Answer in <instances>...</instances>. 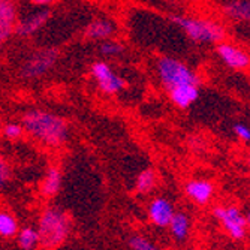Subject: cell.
Listing matches in <instances>:
<instances>
[{
  "instance_id": "obj_4",
  "label": "cell",
  "mask_w": 250,
  "mask_h": 250,
  "mask_svg": "<svg viewBox=\"0 0 250 250\" xmlns=\"http://www.w3.org/2000/svg\"><path fill=\"white\" fill-rule=\"evenodd\" d=\"M157 74L161 78L162 85L167 92L177 85L183 84H198L201 85L199 77L190 69V67L172 57H161L157 60Z\"/></svg>"
},
{
  "instance_id": "obj_26",
  "label": "cell",
  "mask_w": 250,
  "mask_h": 250,
  "mask_svg": "<svg viewBox=\"0 0 250 250\" xmlns=\"http://www.w3.org/2000/svg\"><path fill=\"white\" fill-rule=\"evenodd\" d=\"M12 33H14L12 29H0V51H2V48L5 47V43L8 42Z\"/></svg>"
},
{
  "instance_id": "obj_5",
  "label": "cell",
  "mask_w": 250,
  "mask_h": 250,
  "mask_svg": "<svg viewBox=\"0 0 250 250\" xmlns=\"http://www.w3.org/2000/svg\"><path fill=\"white\" fill-rule=\"evenodd\" d=\"M57 48H42L32 53L20 67V77L24 80H38L47 75L59 60Z\"/></svg>"
},
{
  "instance_id": "obj_18",
  "label": "cell",
  "mask_w": 250,
  "mask_h": 250,
  "mask_svg": "<svg viewBox=\"0 0 250 250\" xmlns=\"http://www.w3.org/2000/svg\"><path fill=\"white\" fill-rule=\"evenodd\" d=\"M156 172L151 168H147L144 171L140 172V175L136 177V183H135V189L140 195H146L150 193L154 186H156Z\"/></svg>"
},
{
  "instance_id": "obj_19",
  "label": "cell",
  "mask_w": 250,
  "mask_h": 250,
  "mask_svg": "<svg viewBox=\"0 0 250 250\" xmlns=\"http://www.w3.org/2000/svg\"><path fill=\"white\" fill-rule=\"evenodd\" d=\"M18 234V244L22 250H33L39 244V235L33 226H26Z\"/></svg>"
},
{
  "instance_id": "obj_28",
  "label": "cell",
  "mask_w": 250,
  "mask_h": 250,
  "mask_svg": "<svg viewBox=\"0 0 250 250\" xmlns=\"http://www.w3.org/2000/svg\"><path fill=\"white\" fill-rule=\"evenodd\" d=\"M2 127H3V123H2V119H0V130H2Z\"/></svg>"
},
{
  "instance_id": "obj_25",
  "label": "cell",
  "mask_w": 250,
  "mask_h": 250,
  "mask_svg": "<svg viewBox=\"0 0 250 250\" xmlns=\"http://www.w3.org/2000/svg\"><path fill=\"white\" fill-rule=\"evenodd\" d=\"M234 133L237 135V138L240 141H244V143H249L250 141V129L247 125L244 123H235L234 127H232Z\"/></svg>"
},
{
  "instance_id": "obj_3",
  "label": "cell",
  "mask_w": 250,
  "mask_h": 250,
  "mask_svg": "<svg viewBox=\"0 0 250 250\" xmlns=\"http://www.w3.org/2000/svg\"><path fill=\"white\" fill-rule=\"evenodd\" d=\"M171 21L183 30L190 41L198 43H220L226 36L225 27L213 20L172 15Z\"/></svg>"
},
{
  "instance_id": "obj_6",
  "label": "cell",
  "mask_w": 250,
  "mask_h": 250,
  "mask_svg": "<svg viewBox=\"0 0 250 250\" xmlns=\"http://www.w3.org/2000/svg\"><path fill=\"white\" fill-rule=\"evenodd\" d=\"M213 216L219 220L223 226V229L228 232L231 238L235 241H241L246 238L247 228H249V219L240 211L238 207H214Z\"/></svg>"
},
{
  "instance_id": "obj_20",
  "label": "cell",
  "mask_w": 250,
  "mask_h": 250,
  "mask_svg": "<svg viewBox=\"0 0 250 250\" xmlns=\"http://www.w3.org/2000/svg\"><path fill=\"white\" fill-rule=\"evenodd\" d=\"M17 232H18L17 219L8 211H0V237L11 238Z\"/></svg>"
},
{
  "instance_id": "obj_8",
  "label": "cell",
  "mask_w": 250,
  "mask_h": 250,
  "mask_svg": "<svg viewBox=\"0 0 250 250\" xmlns=\"http://www.w3.org/2000/svg\"><path fill=\"white\" fill-rule=\"evenodd\" d=\"M216 51H217V56L220 57V60L228 67H231V69L243 71L249 67V63H250L249 54L234 43L220 42V43H217Z\"/></svg>"
},
{
  "instance_id": "obj_22",
  "label": "cell",
  "mask_w": 250,
  "mask_h": 250,
  "mask_svg": "<svg viewBox=\"0 0 250 250\" xmlns=\"http://www.w3.org/2000/svg\"><path fill=\"white\" fill-rule=\"evenodd\" d=\"M129 247L132 250H157L156 244L143 235H132L129 238Z\"/></svg>"
},
{
  "instance_id": "obj_16",
  "label": "cell",
  "mask_w": 250,
  "mask_h": 250,
  "mask_svg": "<svg viewBox=\"0 0 250 250\" xmlns=\"http://www.w3.org/2000/svg\"><path fill=\"white\" fill-rule=\"evenodd\" d=\"M168 228L171 231V234L178 240V241H185L189 235V229H190V223H189V217L185 213H178L175 211L169 220Z\"/></svg>"
},
{
  "instance_id": "obj_1",
  "label": "cell",
  "mask_w": 250,
  "mask_h": 250,
  "mask_svg": "<svg viewBox=\"0 0 250 250\" xmlns=\"http://www.w3.org/2000/svg\"><path fill=\"white\" fill-rule=\"evenodd\" d=\"M21 126L35 140L50 147H62L69 140L66 120L43 109H29L21 119Z\"/></svg>"
},
{
  "instance_id": "obj_15",
  "label": "cell",
  "mask_w": 250,
  "mask_h": 250,
  "mask_svg": "<svg viewBox=\"0 0 250 250\" xmlns=\"http://www.w3.org/2000/svg\"><path fill=\"white\" fill-rule=\"evenodd\" d=\"M223 12L234 21L247 22L250 20V3L249 0H231L225 5Z\"/></svg>"
},
{
  "instance_id": "obj_10",
  "label": "cell",
  "mask_w": 250,
  "mask_h": 250,
  "mask_svg": "<svg viewBox=\"0 0 250 250\" xmlns=\"http://www.w3.org/2000/svg\"><path fill=\"white\" fill-rule=\"evenodd\" d=\"M175 213L172 202L167 198H154L148 206V217L159 228H168L169 220Z\"/></svg>"
},
{
  "instance_id": "obj_24",
  "label": "cell",
  "mask_w": 250,
  "mask_h": 250,
  "mask_svg": "<svg viewBox=\"0 0 250 250\" xmlns=\"http://www.w3.org/2000/svg\"><path fill=\"white\" fill-rule=\"evenodd\" d=\"M11 178V168H9V164L5 161V157L0 154V189H3L8 181Z\"/></svg>"
},
{
  "instance_id": "obj_14",
  "label": "cell",
  "mask_w": 250,
  "mask_h": 250,
  "mask_svg": "<svg viewBox=\"0 0 250 250\" xmlns=\"http://www.w3.org/2000/svg\"><path fill=\"white\" fill-rule=\"evenodd\" d=\"M62 188V171L59 169V167L51 165L47 169V174H45L42 183H41V193L45 198H54Z\"/></svg>"
},
{
  "instance_id": "obj_7",
  "label": "cell",
  "mask_w": 250,
  "mask_h": 250,
  "mask_svg": "<svg viewBox=\"0 0 250 250\" xmlns=\"http://www.w3.org/2000/svg\"><path fill=\"white\" fill-rule=\"evenodd\" d=\"M92 75L99 87V90L105 95H116L126 87V81L119 77L114 69L105 62H96L92 66Z\"/></svg>"
},
{
  "instance_id": "obj_27",
  "label": "cell",
  "mask_w": 250,
  "mask_h": 250,
  "mask_svg": "<svg viewBox=\"0 0 250 250\" xmlns=\"http://www.w3.org/2000/svg\"><path fill=\"white\" fill-rule=\"evenodd\" d=\"M33 5H38V6H42V8H47L50 5H53L56 0H30Z\"/></svg>"
},
{
  "instance_id": "obj_2",
  "label": "cell",
  "mask_w": 250,
  "mask_h": 250,
  "mask_svg": "<svg viewBox=\"0 0 250 250\" xmlns=\"http://www.w3.org/2000/svg\"><path fill=\"white\" fill-rule=\"evenodd\" d=\"M39 244L43 249H56L71 232V222L67 216L57 208H47L43 210L39 217L38 226Z\"/></svg>"
},
{
  "instance_id": "obj_13",
  "label": "cell",
  "mask_w": 250,
  "mask_h": 250,
  "mask_svg": "<svg viewBox=\"0 0 250 250\" xmlns=\"http://www.w3.org/2000/svg\"><path fill=\"white\" fill-rule=\"evenodd\" d=\"M116 33L114 21L108 18H96L85 27V38L92 41H108Z\"/></svg>"
},
{
  "instance_id": "obj_17",
  "label": "cell",
  "mask_w": 250,
  "mask_h": 250,
  "mask_svg": "<svg viewBox=\"0 0 250 250\" xmlns=\"http://www.w3.org/2000/svg\"><path fill=\"white\" fill-rule=\"evenodd\" d=\"M17 22V6L12 0H0V29H12Z\"/></svg>"
},
{
  "instance_id": "obj_9",
  "label": "cell",
  "mask_w": 250,
  "mask_h": 250,
  "mask_svg": "<svg viewBox=\"0 0 250 250\" xmlns=\"http://www.w3.org/2000/svg\"><path fill=\"white\" fill-rule=\"evenodd\" d=\"M50 18H51V11L48 8H43L26 18L20 20L18 22H15L14 32L20 38H29V36L38 33L45 24H47Z\"/></svg>"
},
{
  "instance_id": "obj_12",
  "label": "cell",
  "mask_w": 250,
  "mask_h": 250,
  "mask_svg": "<svg viewBox=\"0 0 250 250\" xmlns=\"http://www.w3.org/2000/svg\"><path fill=\"white\" fill-rule=\"evenodd\" d=\"M199 87L201 85H198V84L177 85V87L169 90L168 95H169L171 102L175 106H178L181 109H186L199 99Z\"/></svg>"
},
{
  "instance_id": "obj_21",
  "label": "cell",
  "mask_w": 250,
  "mask_h": 250,
  "mask_svg": "<svg viewBox=\"0 0 250 250\" xmlns=\"http://www.w3.org/2000/svg\"><path fill=\"white\" fill-rule=\"evenodd\" d=\"M99 51L105 57H117V56H120V54L125 53V45L120 43V42L108 39V41H104L101 43Z\"/></svg>"
},
{
  "instance_id": "obj_23",
  "label": "cell",
  "mask_w": 250,
  "mask_h": 250,
  "mask_svg": "<svg viewBox=\"0 0 250 250\" xmlns=\"http://www.w3.org/2000/svg\"><path fill=\"white\" fill-rule=\"evenodd\" d=\"M2 129H3V135L8 140H12V141L18 140L20 136L24 133V129H22V126L20 123H8Z\"/></svg>"
},
{
  "instance_id": "obj_11",
  "label": "cell",
  "mask_w": 250,
  "mask_h": 250,
  "mask_svg": "<svg viewBox=\"0 0 250 250\" xmlns=\"http://www.w3.org/2000/svg\"><path fill=\"white\" fill-rule=\"evenodd\" d=\"M185 192L193 202L198 204V206H206L213 198L214 186L211 181L206 178H196V180L189 181L185 188Z\"/></svg>"
}]
</instances>
